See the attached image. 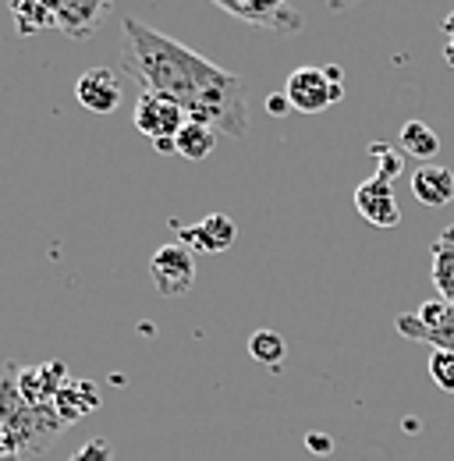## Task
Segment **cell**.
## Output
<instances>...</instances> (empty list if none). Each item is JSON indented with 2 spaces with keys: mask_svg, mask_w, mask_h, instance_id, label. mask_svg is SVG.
<instances>
[{
  "mask_svg": "<svg viewBox=\"0 0 454 461\" xmlns=\"http://www.w3.org/2000/svg\"><path fill=\"white\" fill-rule=\"evenodd\" d=\"M249 355L256 362H263V366H281L284 355H287V345H284V338L277 330H256L249 338Z\"/></svg>",
  "mask_w": 454,
  "mask_h": 461,
  "instance_id": "18",
  "label": "cell"
},
{
  "mask_svg": "<svg viewBox=\"0 0 454 461\" xmlns=\"http://www.w3.org/2000/svg\"><path fill=\"white\" fill-rule=\"evenodd\" d=\"M121 29V68L139 78L142 89L170 96L188 121H203L227 139L249 135V89L234 71H224L221 64L150 29L139 18H124Z\"/></svg>",
  "mask_w": 454,
  "mask_h": 461,
  "instance_id": "1",
  "label": "cell"
},
{
  "mask_svg": "<svg viewBox=\"0 0 454 461\" xmlns=\"http://www.w3.org/2000/svg\"><path fill=\"white\" fill-rule=\"evenodd\" d=\"M111 0H7L18 36L32 32H64L68 40H89L100 29Z\"/></svg>",
  "mask_w": 454,
  "mask_h": 461,
  "instance_id": "3",
  "label": "cell"
},
{
  "mask_svg": "<svg viewBox=\"0 0 454 461\" xmlns=\"http://www.w3.org/2000/svg\"><path fill=\"white\" fill-rule=\"evenodd\" d=\"M355 210L373 228H397L401 224V210H397V199L391 192V181H384L377 174L355 188Z\"/></svg>",
  "mask_w": 454,
  "mask_h": 461,
  "instance_id": "11",
  "label": "cell"
},
{
  "mask_svg": "<svg viewBox=\"0 0 454 461\" xmlns=\"http://www.w3.org/2000/svg\"><path fill=\"white\" fill-rule=\"evenodd\" d=\"M0 422L7 426L18 455H47L57 444V437L68 429L54 408H36L18 391V366H0Z\"/></svg>",
  "mask_w": 454,
  "mask_h": 461,
  "instance_id": "2",
  "label": "cell"
},
{
  "mask_svg": "<svg viewBox=\"0 0 454 461\" xmlns=\"http://www.w3.org/2000/svg\"><path fill=\"white\" fill-rule=\"evenodd\" d=\"M412 195L422 206H448L454 199V171H448L444 164H426L412 174Z\"/></svg>",
  "mask_w": 454,
  "mask_h": 461,
  "instance_id": "14",
  "label": "cell"
},
{
  "mask_svg": "<svg viewBox=\"0 0 454 461\" xmlns=\"http://www.w3.org/2000/svg\"><path fill=\"white\" fill-rule=\"evenodd\" d=\"M284 96L291 100V111H298V114H323V111H331L334 104L344 100V82L327 78L323 68L305 64V68H295L287 75Z\"/></svg>",
  "mask_w": 454,
  "mask_h": 461,
  "instance_id": "5",
  "label": "cell"
},
{
  "mask_svg": "<svg viewBox=\"0 0 454 461\" xmlns=\"http://www.w3.org/2000/svg\"><path fill=\"white\" fill-rule=\"evenodd\" d=\"M132 121H135L139 135H146L150 142H160V139H174V135L181 131V124L188 121V114H185L170 96H160V93L142 89Z\"/></svg>",
  "mask_w": 454,
  "mask_h": 461,
  "instance_id": "8",
  "label": "cell"
},
{
  "mask_svg": "<svg viewBox=\"0 0 454 461\" xmlns=\"http://www.w3.org/2000/svg\"><path fill=\"white\" fill-rule=\"evenodd\" d=\"M150 277L157 291L164 298H181L188 294L192 285H195V256L192 249H185L181 241L177 245H160L150 259Z\"/></svg>",
  "mask_w": 454,
  "mask_h": 461,
  "instance_id": "7",
  "label": "cell"
},
{
  "mask_svg": "<svg viewBox=\"0 0 454 461\" xmlns=\"http://www.w3.org/2000/svg\"><path fill=\"white\" fill-rule=\"evenodd\" d=\"M430 380L444 394H454V351H430Z\"/></svg>",
  "mask_w": 454,
  "mask_h": 461,
  "instance_id": "19",
  "label": "cell"
},
{
  "mask_svg": "<svg viewBox=\"0 0 454 461\" xmlns=\"http://www.w3.org/2000/svg\"><path fill=\"white\" fill-rule=\"evenodd\" d=\"M401 146H404V153L415 157V160H433V157L440 153L437 131H433L430 124H422V121H404V124H401Z\"/></svg>",
  "mask_w": 454,
  "mask_h": 461,
  "instance_id": "17",
  "label": "cell"
},
{
  "mask_svg": "<svg viewBox=\"0 0 454 461\" xmlns=\"http://www.w3.org/2000/svg\"><path fill=\"white\" fill-rule=\"evenodd\" d=\"M71 461H111V451H107V440H93L86 444V451Z\"/></svg>",
  "mask_w": 454,
  "mask_h": 461,
  "instance_id": "21",
  "label": "cell"
},
{
  "mask_svg": "<svg viewBox=\"0 0 454 461\" xmlns=\"http://www.w3.org/2000/svg\"><path fill=\"white\" fill-rule=\"evenodd\" d=\"M430 256H433V270H430L433 288L444 302H454V224H448L433 238Z\"/></svg>",
  "mask_w": 454,
  "mask_h": 461,
  "instance_id": "15",
  "label": "cell"
},
{
  "mask_svg": "<svg viewBox=\"0 0 454 461\" xmlns=\"http://www.w3.org/2000/svg\"><path fill=\"white\" fill-rule=\"evenodd\" d=\"M395 327L408 341H422L433 351H454V302L444 298L422 302L415 312H401Z\"/></svg>",
  "mask_w": 454,
  "mask_h": 461,
  "instance_id": "4",
  "label": "cell"
},
{
  "mask_svg": "<svg viewBox=\"0 0 454 461\" xmlns=\"http://www.w3.org/2000/svg\"><path fill=\"white\" fill-rule=\"evenodd\" d=\"M221 11H227L231 18L267 29V32H302V14L287 4V0H213Z\"/></svg>",
  "mask_w": 454,
  "mask_h": 461,
  "instance_id": "6",
  "label": "cell"
},
{
  "mask_svg": "<svg viewBox=\"0 0 454 461\" xmlns=\"http://www.w3.org/2000/svg\"><path fill=\"white\" fill-rule=\"evenodd\" d=\"M170 228L177 230V241L185 249H192V252L221 256L227 249H234V241H238V224L227 213H210L199 224H177V221H170Z\"/></svg>",
  "mask_w": 454,
  "mask_h": 461,
  "instance_id": "9",
  "label": "cell"
},
{
  "mask_svg": "<svg viewBox=\"0 0 454 461\" xmlns=\"http://www.w3.org/2000/svg\"><path fill=\"white\" fill-rule=\"evenodd\" d=\"M18 447H14V440H11V433H7V426L0 422V461H18Z\"/></svg>",
  "mask_w": 454,
  "mask_h": 461,
  "instance_id": "22",
  "label": "cell"
},
{
  "mask_svg": "<svg viewBox=\"0 0 454 461\" xmlns=\"http://www.w3.org/2000/svg\"><path fill=\"white\" fill-rule=\"evenodd\" d=\"M369 157L380 160V164H377V177H384V181H395L397 174L404 171V160L397 157L387 142H369Z\"/></svg>",
  "mask_w": 454,
  "mask_h": 461,
  "instance_id": "20",
  "label": "cell"
},
{
  "mask_svg": "<svg viewBox=\"0 0 454 461\" xmlns=\"http://www.w3.org/2000/svg\"><path fill=\"white\" fill-rule=\"evenodd\" d=\"M217 139H221L217 128H210L203 121H185L181 131L174 135V146H177V157H185V160H206L217 149Z\"/></svg>",
  "mask_w": 454,
  "mask_h": 461,
  "instance_id": "16",
  "label": "cell"
},
{
  "mask_svg": "<svg viewBox=\"0 0 454 461\" xmlns=\"http://www.w3.org/2000/svg\"><path fill=\"white\" fill-rule=\"evenodd\" d=\"M444 36H448V47H444V58H448V64L454 68V14H448L444 18Z\"/></svg>",
  "mask_w": 454,
  "mask_h": 461,
  "instance_id": "24",
  "label": "cell"
},
{
  "mask_svg": "<svg viewBox=\"0 0 454 461\" xmlns=\"http://www.w3.org/2000/svg\"><path fill=\"white\" fill-rule=\"evenodd\" d=\"M96 408H100V391H96V384H89V380L68 376V384L57 391L54 411L60 415L64 426H75L78 419H86V415L96 411Z\"/></svg>",
  "mask_w": 454,
  "mask_h": 461,
  "instance_id": "13",
  "label": "cell"
},
{
  "mask_svg": "<svg viewBox=\"0 0 454 461\" xmlns=\"http://www.w3.org/2000/svg\"><path fill=\"white\" fill-rule=\"evenodd\" d=\"M267 114H274V117H284V114H291V100L284 96V93H274L270 100H267Z\"/></svg>",
  "mask_w": 454,
  "mask_h": 461,
  "instance_id": "23",
  "label": "cell"
},
{
  "mask_svg": "<svg viewBox=\"0 0 454 461\" xmlns=\"http://www.w3.org/2000/svg\"><path fill=\"white\" fill-rule=\"evenodd\" d=\"M68 384V369L64 362H43V366H32V369H22L18 366V391L22 398L36 408H54L57 391Z\"/></svg>",
  "mask_w": 454,
  "mask_h": 461,
  "instance_id": "12",
  "label": "cell"
},
{
  "mask_svg": "<svg viewBox=\"0 0 454 461\" xmlns=\"http://www.w3.org/2000/svg\"><path fill=\"white\" fill-rule=\"evenodd\" d=\"M75 100L89 114H114L121 107V75L114 68H89L75 82Z\"/></svg>",
  "mask_w": 454,
  "mask_h": 461,
  "instance_id": "10",
  "label": "cell"
},
{
  "mask_svg": "<svg viewBox=\"0 0 454 461\" xmlns=\"http://www.w3.org/2000/svg\"><path fill=\"white\" fill-rule=\"evenodd\" d=\"M351 4H359V0H331V11H344V7H351Z\"/></svg>",
  "mask_w": 454,
  "mask_h": 461,
  "instance_id": "25",
  "label": "cell"
}]
</instances>
